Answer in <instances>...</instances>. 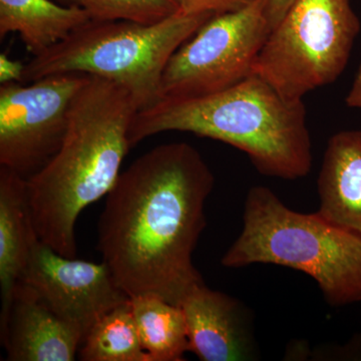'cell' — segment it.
Masks as SVG:
<instances>
[{
	"instance_id": "obj_1",
	"label": "cell",
	"mask_w": 361,
	"mask_h": 361,
	"mask_svg": "<svg viewBox=\"0 0 361 361\" xmlns=\"http://www.w3.org/2000/svg\"><path fill=\"white\" fill-rule=\"evenodd\" d=\"M215 178L187 142L152 149L121 173L99 222V250L132 297L155 294L180 306L205 285L193 253L206 227Z\"/></svg>"
},
{
	"instance_id": "obj_2",
	"label": "cell",
	"mask_w": 361,
	"mask_h": 361,
	"mask_svg": "<svg viewBox=\"0 0 361 361\" xmlns=\"http://www.w3.org/2000/svg\"><path fill=\"white\" fill-rule=\"evenodd\" d=\"M137 111L128 90L90 75L71 104L58 153L26 180L33 229L61 256L77 258L78 216L116 184L132 148L129 132Z\"/></svg>"
},
{
	"instance_id": "obj_3",
	"label": "cell",
	"mask_w": 361,
	"mask_h": 361,
	"mask_svg": "<svg viewBox=\"0 0 361 361\" xmlns=\"http://www.w3.org/2000/svg\"><path fill=\"white\" fill-rule=\"evenodd\" d=\"M165 132H186L247 154L260 174L294 180L310 174L312 142L302 101L285 99L259 75L207 96L164 97L137 111L130 146Z\"/></svg>"
},
{
	"instance_id": "obj_4",
	"label": "cell",
	"mask_w": 361,
	"mask_h": 361,
	"mask_svg": "<svg viewBox=\"0 0 361 361\" xmlns=\"http://www.w3.org/2000/svg\"><path fill=\"white\" fill-rule=\"evenodd\" d=\"M274 264L313 278L334 307L361 302V236L319 212L291 210L272 190L251 188L238 238L221 259L227 268Z\"/></svg>"
},
{
	"instance_id": "obj_5",
	"label": "cell",
	"mask_w": 361,
	"mask_h": 361,
	"mask_svg": "<svg viewBox=\"0 0 361 361\" xmlns=\"http://www.w3.org/2000/svg\"><path fill=\"white\" fill-rule=\"evenodd\" d=\"M215 14L178 13L152 25L90 20L26 63L23 82L61 73L111 80L132 94L139 111L164 99L163 73L171 56Z\"/></svg>"
},
{
	"instance_id": "obj_6",
	"label": "cell",
	"mask_w": 361,
	"mask_h": 361,
	"mask_svg": "<svg viewBox=\"0 0 361 361\" xmlns=\"http://www.w3.org/2000/svg\"><path fill=\"white\" fill-rule=\"evenodd\" d=\"M360 30L349 0H294L268 35L254 73L285 99L302 101L341 77Z\"/></svg>"
},
{
	"instance_id": "obj_7",
	"label": "cell",
	"mask_w": 361,
	"mask_h": 361,
	"mask_svg": "<svg viewBox=\"0 0 361 361\" xmlns=\"http://www.w3.org/2000/svg\"><path fill=\"white\" fill-rule=\"evenodd\" d=\"M271 27L266 0L215 14L171 56L163 73L164 97L215 94L254 75Z\"/></svg>"
},
{
	"instance_id": "obj_8",
	"label": "cell",
	"mask_w": 361,
	"mask_h": 361,
	"mask_svg": "<svg viewBox=\"0 0 361 361\" xmlns=\"http://www.w3.org/2000/svg\"><path fill=\"white\" fill-rule=\"evenodd\" d=\"M90 75L61 73L0 87V167L30 179L58 153L71 104Z\"/></svg>"
},
{
	"instance_id": "obj_9",
	"label": "cell",
	"mask_w": 361,
	"mask_h": 361,
	"mask_svg": "<svg viewBox=\"0 0 361 361\" xmlns=\"http://www.w3.org/2000/svg\"><path fill=\"white\" fill-rule=\"evenodd\" d=\"M21 280L32 285L59 317L80 330L84 339L106 313L130 298L104 261L97 264L61 256L40 241L37 233Z\"/></svg>"
},
{
	"instance_id": "obj_10",
	"label": "cell",
	"mask_w": 361,
	"mask_h": 361,
	"mask_svg": "<svg viewBox=\"0 0 361 361\" xmlns=\"http://www.w3.org/2000/svg\"><path fill=\"white\" fill-rule=\"evenodd\" d=\"M186 318L190 351L203 361H243L257 357L254 318L238 299L205 285L180 306Z\"/></svg>"
},
{
	"instance_id": "obj_11",
	"label": "cell",
	"mask_w": 361,
	"mask_h": 361,
	"mask_svg": "<svg viewBox=\"0 0 361 361\" xmlns=\"http://www.w3.org/2000/svg\"><path fill=\"white\" fill-rule=\"evenodd\" d=\"M0 339L9 361H73L84 336L21 280L0 326Z\"/></svg>"
},
{
	"instance_id": "obj_12",
	"label": "cell",
	"mask_w": 361,
	"mask_h": 361,
	"mask_svg": "<svg viewBox=\"0 0 361 361\" xmlns=\"http://www.w3.org/2000/svg\"><path fill=\"white\" fill-rule=\"evenodd\" d=\"M317 192L318 212L361 236V130H341L330 137Z\"/></svg>"
},
{
	"instance_id": "obj_13",
	"label": "cell",
	"mask_w": 361,
	"mask_h": 361,
	"mask_svg": "<svg viewBox=\"0 0 361 361\" xmlns=\"http://www.w3.org/2000/svg\"><path fill=\"white\" fill-rule=\"evenodd\" d=\"M35 233L26 179L0 167V326L6 322L16 284L25 275Z\"/></svg>"
},
{
	"instance_id": "obj_14",
	"label": "cell",
	"mask_w": 361,
	"mask_h": 361,
	"mask_svg": "<svg viewBox=\"0 0 361 361\" xmlns=\"http://www.w3.org/2000/svg\"><path fill=\"white\" fill-rule=\"evenodd\" d=\"M90 20L84 9L59 6L51 0H0V37L18 32L33 56L63 42Z\"/></svg>"
},
{
	"instance_id": "obj_15",
	"label": "cell",
	"mask_w": 361,
	"mask_h": 361,
	"mask_svg": "<svg viewBox=\"0 0 361 361\" xmlns=\"http://www.w3.org/2000/svg\"><path fill=\"white\" fill-rule=\"evenodd\" d=\"M130 300L142 348L151 360H185L190 343L182 308L155 294H142Z\"/></svg>"
},
{
	"instance_id": "obj_16",
	"label": "cell",
	"mask_w": 361,
	"mask_h": 361,
	"mask_svg": "<svg viewBox=\"0 0 361 361\" xmlns=\"http://www.w3.org/2000/svg\"><path fill=\"white\" fill-rule=\"evenodd\" d=\"M78 357L82 361H152L142 348L130 298L90 329Z\"/></svg>"
},
{
	"instance_id": "obj_17",
	"label": "cell",
	"mask_w": 361,
	"mask_h": 361,
	"mask_svg": "<svg viewBox=\"0 0 361 361\" xmlns=\"http://www.w3.org/2000/svg\"><path fill=\"white\" fill-rule=\"evenodd\" d=\"M63 6H77L96 21L128 20L152 25L180 11L176 0H59Z\"/></svg>"
},
{
	"instance_id": "obj_18",
	"label": "cell",
	"mask_w": 361,
	"mask_h": 361,
	"mask_svg": "<svg viewBox=\"0 0 361 361\" xmlns=\"http://www.w3.org/2000/svg\"><path fill=\"white\" fill-rule=\"evenodd\" d=\"M182 13L190 14L232 13L255 0H176Z\"/></svg>"
},
{
	"instance_id": "obj_19",
	"label": "cell",
	"mask_w": 361,
	"mask_h": 361,
	"mask_svg": "<svg viewBox=\"0 0 361 361\" xmlns=\"http://www.w3.org/2000/svg\"><path fill=\"white\" fill-rule=\"evenodd\" d=\"M25 65L20 61H14L6 54H0V84L23 82Z\"/></svg>"
},
{
	"instance_id": "obj_20",
	"label": "cell",
	"mask_w": 361,
	"mask_h": 361,
	"mask_svg": "<svg viewBox=\"0 0 361 361\" xmlns=\"http://www.w3.org/2000/svg\"><path fill=\"white\" fill-rule=\"evenodd\" d=\"M293 1L294 0H266V16L269 21L271 30L282 20Z\"/></svg>"
},
{
	"instance_id": "obj_21",
	"label": "cell",
	"mask_w": 361,
	"mask_h": 361,
	"mask_svg": "<svg viewBox=\"0 0 361 361\" xmlns=\"http://www.w3.org/2000/svg\"><path fill=\"white\" fill-rule=\"evenodd\" d=\"M346 104L350 108L361 109V65L358 68L355 82H353V87L346 97Z\"/></svg>"
}]
</instances>
